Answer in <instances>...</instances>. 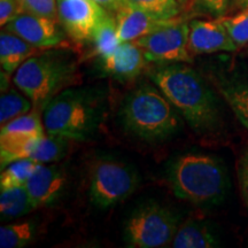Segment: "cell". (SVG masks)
Here are the masks:
<instances>
[{
  "mask_svg": "<svg viewBox=\"0 0 248 248\" xmlns=\"http://www.w3.org/2000/svg\"><path fill=\"white\" fill-rule=\"evenodd\" d=\"M106 113V95L94 88H68L43 108V122L48 135L71 140L91 137Z\"/></svg>",
  "mask_w": 248,
  "mask_h": 248,
  "instance_id": "obj_2",
  "label": "cell"
},
{
  "mask_svg": "<svg viewBox=\"0 0 248 248\" xmlns=\"http://www.w3.org/2000/svg\"><path fill=\"white\" fill-rule=\"evenodd\" d=\"M135 43L144 51L148 62L159 64L193 62V55L188 49V22L183 17Z\"/></svg>",
  "mask_w": 248,
  "mask_h": 248,
  "instance_id": "obj_8",
  "label": "cell"
},
{
  "mask_svg": "<svg viewBox=\"0 0 248 248\" xmlns=\"http://www.w3.org/2000/svg\"><path fill=\"white\" fill-rule=\"evenodd\" d=\"M42 108L33 106L29 113L12 120L11 122L1 125L0 138H30L42 137L46 135L44 122L42 121Z\"/></svg>",
  "mask_w": 248,
  "mask_h": 248,
  "instance_id": "obj_18",
  "label": "cell"
},
{
  "mask_svg": "<svg viewBox=\"0 0 248 248\" xmlns=\"http://www.w3.org/2000/svg\"><path fill=\"white\" fill-rule=\"evenodd\" d=\"M178 226L176 214L151 201L130 215L124 226V239L129 247H163L171 244Z\"/></svg>",
  "mask_w": 248,
  "mask_h": 248,
  "instance_id": "obj_7",
  "label": "cell"
},
{
  "mask_svg": "<svg viewBox=\"0 0 248 248\" xmlns=\"http://www.w3.org/2000/svg\"><path fill=\"white\" fill-rule=\"evenodd\" d=\"M95 2H98L99 5L102 6L107 12H109L111 14H115L119 9L123 7L124 0H94Z\"/></svg>",
  "mask_w": 248,
  "mask_h": 248,
  "instance_id": "obj_31",
  "label": "cell"
},
{
  "mask_svg": "<svg viewBox=\"0 0 248 248\" xmlns=\"http://www.w3.org/2000/svg\"><path fill=\"white\" fill-rule=\"evenodd\" d=\"M217 245L218 240L209 225L197 219H186L182 223L171 241L173 248H210Z\"/></svg>",
  "mask_w": 248,
  "mask_h": 248,
  "instance_id": "obj_17",
  "label": "cell"
},
{
  "mask_svg": "<svg viewBox=\"0 0 248 248\" xmlns=\"http://www.w3.org/2000/svg\"><path fill=\"white\" fill-rule=\"evenodd\" d=\"M222 22L224 23L231 38L233 39L238 48L248 45V6L241 9L239 13L232 16H222Z\"/></svg>",
  "mask_w": 248,
  "mask_h": 248,
  "instance_id": "obj_26",
  "label": "cell"
},
{
  "mask_svg": "<svg viewBox=\"0 0 248 248\" xmlns=\"http://www.w3.org/2000/svg\"><path fill=\"white\" fill-rule=\"evenodd\" d=\"M68 175L61 166L38 163L26 183V188L36 208L57 202L67 190Z\"/></svg>",
  "mask_w": 248,
  "mask_h": 248,
  "instance_id": "obj_12",
  "label": "cell"
},
{
  "mask_svg": "<svg viewBox=\"0 0 248 248\" xmlns=\"http://www.w3.org/2000/svg\"><path fill=\"white\" fill-rule=\"evenodd\" d=\"M40 49L59 47L66 43V31L53 18L23 12L4 27Z\"/></svg>",
  "mask_w": 248,
  "mask_h": 248,
  "instance_id": "obj_10",
  "label": "cell"
},
{
  "mask_svg": "<svg viewBox=\"0 0 248 248\" xmlns=\"http://www.w3.org/2000/svg\"><path fill=\"white\" fill-rule=\"evenodd\" d=\"M70 141L73 140L69 138L46 133L39 139L38 145L30 159L38 163L58 162L67 155L69 151Z\"/></svg>",
  "mask_w": 248,
  "mask_h": 248,
  "instance_id": "obj_21",
  "label": "cell"
},
{
  "mask_svg": "<svg viewBox=\"0 0 248 248\" xmlns=\"http://www.w3.org/2000/svg\"><path fill=\"white\" fill-rule=\"evenodd\" d=\"M59 22L76 44L91 42L107 12L94 0H57Z\"/></svg>",
  "mask_w": 248,
  "mask_h": 248,
  "instance_id": "obj_9",
  "label": "cell"
},
{
  "mask_svg": "<svg viewBox=\"0 0 248 248\" xmlns=\"http://www.w3.org/2000/svg\"><path fill=\"white\" fill-rule=\"evenodd\" d=\"M237 172L241 198L248 209V147L241 152L237 164Z\"/></svg>",
  "mask_w": 248,
  "mask_h": 248,
  "instance_id": "obj_28",
  "label": "cell"
},
{
  "mask_svg": "<svg viewBox=\"0 0 248 248\" xmlns=\"http://www.w3.org/2000/svg\"><path fill=\"white\" fill-rule=\"evenodd\" d=\"M245 57H247L248 58V45L246 46V48H245V51H244V53H243Z\"/></svg>",
  "mask_w": 248,
  "mask_h": 248,
  "instance_id": "obj_33",
  "label": "cell"
},
{
  "mask_svg": "<svg viewBox=\"0 0 248 248\" xmlns=\"http://www.w3.org/2000/svg\"><path fill=\"white\" fill-rule=\"evenodd\" d=\"M89 44L92 46L91 55L98 59L113 53L121 44L115 16L111 13H108L104 21L99 24Z\"/></svg>",
  "mask_w": 248,
  "mask_h": 248,
  "instance_id": "obj_20",
  "label": "cell"
},
{
  "mask_svg": "<svg viewBox=\"0 0 248 248\" xmlns=\"http://www.w3.org/2000/svg\"><path fill=\"white\" fill-rule=\"evenodd\" d=\"M115 14L117 33L121 43L135 42L181 18V16L161 18L129 5H124Z\"/></svg>",
  "mask_w": 248,
  "mask_h": 248,
  "instance_id": "obj_14",
  "label": "cell"
},
{
  "mask_svg": "<svg viewBox=\"0 0 248 248\" xmlns=\"http://www.w3.org/2000/svg\"><path fill=\"white\" fill-rule=\"evenodd\" d=\"M37 235V224L33 221H23L0 228V247L22 248L30 245Z\"/></svg>",
  "mask_w": 248,
  "mask_h": 248,
  "instance_id": "obj_22",
  "label": "cell"
},
{
  "mask_svg": "<svg viewBox=\"0 0 248 248\" xmlns=\"http://www.w3.org/2000/svg\"><path fill=\"white\" fill-rule=\"evenodd\" d=\"M148 75L195 132L207 135L219 129L222 116L215 92L193 68L183 62L163 63Z\"/></svg>",
  "mask_w": 248,
  "mask_h": 248,
  "instance_id": "obj_1",
  "label": "cell"
},
{
  "mask_svg": "<svg viewBox=\"0 0 248 248\" xmlns=\"http://www.w3.org/2000/svg\"><path fill=\"white\" fill-rule=\"evenodd\" d=\"M39 49L20 36L2 28L0 33V63L1 69L9 75L14 74L30 57L38 53Z\"/></svg>",
  "mask_w": 248,
  "mask_h": 248,
  "instance_id": "obj_16",
  "label": "cell"
},
{
  "mask_svg": "<svg viewBox=\"0 0 248 248\" xmlns=\"http://www.w3.org/2000/svg\"><path fill=\"white\" fill-rule=\"evenodd\" d=\"M179 1H181V2H182V4H185V2H186V1H187V0H179Z\"/></svg>",
  "mask_w": 248,
  "mask_h": 248,
  "instance_id": "obj_34",
  "label": "cell"
},
{
  "mask_svg": "<svg viewBox=\"0 0 248 248\" xmlns=\"http://www.w3.org/2000/svg\"><path fill=\"white\" fill-rule=\"evenodd\" d=\"M169 183L179 199L195 204H213L223 200L228 177L223 164L206 154L190 153L173 161Z\"/></svg>",
  "mask_w": 248,
  "mask_h": 248,
  "instance_id": "obj_5",
  "label": "cell"
},
{
  "mask_svg": "<svg viewBox=\"0 0 248 248\" xmlns=\"http://www.w3.org/2000/svg\"><path fill=\"white\" fill-rule=\"evenodd\" d=\"M124 128L146 141H161L182 126L178 110L169 99L153 86L144 84L133 90L120 111Z\"/></svg>",
  "mask_w": 248,
  "mask_h": 248,
  "instance_id": "obj_4",
  "label": "cell"
},
{
  "mask_svg": "<svg viewBox=\"0 0 248 248\" xmlns=\"http://www.w3.org/2000/svg\"><path fill=\"white\" fill-rule=\"evenodd\" d=\"M101 70L117 80H131L141 74L147 59L135 42H124L113 53L98 59Z\"/></svg>",
  "mask_w": 248,
  "mask_h": 248,
  "instance_id": "obj_13",
  "label": "cell"
},
{
  "mask_svg": "<svg viewBox=\"0 0 248 248\" xmlns=\"http://www.w3.org/2000/svg\"><path fill=\"white\" fill-rule=\"evenodd\" d=\"M21 13L23 9L20 0H0V26L2 28Z\"/></svg>",
  "mask_w": 248,
  "mask_h": 248,
  "instance_id": "obj_29",
  "label": "cell"
},
{
  "mask_svg": "<svg viewBox=\"0 0 248 248\" xmlns=\"http://www.w3.org/2000/svg\"><path fill=\"white\" fill-rule=\"evenodd\" d=\"M79 82L77 60L68 49L46 48L30 57L13 74V84L33 106L44 108L55 95Z\"/></svg>",
  "mask_w": 248,
  "mask_h": 248,
  "instance_id": "obj_3",
  "label": "cell"
},
{
  "mask_svg": "<svg viewBox=\"0 0 248 248\" xmlns=\"http://www.w3.org/2000/svg\"><path fill=\"white\" fill-rule=\"evenodd\" d=\"M23 12L59 21L57 0H20Z\"/></svg>",
  "mask_w": 248,
  "mask_h": 248,
  "instance_id": "obj_27",
  "label": "cell"
},
{
  "mask_svg": "<svg viewBox=\"0 0 248 248\" xmlns=\"http://www.w3.org/2000/svg\"><path fill=\"white\" fill-rule=\"evenodd\" d=\"M20 90L8 88L1 92L0 97V124L5 125L16 117L29 113L33 108V102Z\"/></svg>",
  "mask_w": 248,
  "mask_h": 248,
  "instance_id": "obj_23",
  "label": "cell"
},
{
  "mask_svg": "<svg viewBox=\"0 0 248 248\" xmlns=\"http://www.w3.org/2000/svg\"><path fill=\"white\" fill-rule=\"evenodd\" d=\"M197 1L217 17L224 16L229 6L231 5V0H197Z\"/></svg>",
  "mask_w": 248,
  "mask_h": 248,
  "instance_id": "obj_30",
  "label": "cell"
},
{
  "mask_svg": "<svg viewBox=\"0 0 248 248\" xmlns=\"http://www.w3.org/2000/svg\"><path fill=\"white\" fill-rule=\"evenodd\" d=\"M37 209L28 193L26 186L1 190L0 215L1 219H13L27 215Z\"/></svg>",
  "mask_w": 248,
  "mask_h": 248,
  "instance_id": "obj_19",
  "label": "cell"
},
{
  "mask_svg": "<svg viewBox=\"0 0 248 248\" xmlns=\"http://www.w3.org/2000/svg\"><path fill=\"white\" fill-rule=\"evenodd\" d=\"M38 162L31 159H21L9 163L4 169H1L0 176V187L1 190L20 187L24 186L31 173L36 169Z\"/></svg>",
  "mask_w": 248,
  "mask_h": 248,
  "instance_id": "obj_24",
  "label": "cell"
},
{
  "mask_svg": "<svg viewBox=\"0 0 248 248\" xmlns=\"http://www.w3.org/2000/svg\"><path fill=\"white\" fill-rule=\"evenodd\" d=\"M124 4L142 9L161 18L179 16L183 5L179 0H124Z\"/></svg>",
  "mask_w": 248,
  "mask_h": 248,
  "instance_id": "obj_25",
  "label": "cell"
},
{
  "mask_svg": "<svg viewBox=\"0 0 248 248\" xmlns=\"http://www.w3.org/2000/svg\"><path fill=\"white\" fill-rule=\"evenodd\" d=\"M231 5L238 9H244L248 6V0H231Z\"/></svg>",
  "mask_w": 248,
  "mask_h": 248,
  "instance_id": "obj_32",
  "label": "cell"
},
{
  "mask_svg": "<svg viewBox=\"0 0 248 248\" xmlns=\"http://www.w3.org/2000/svg\"><path fill=\"white\" fill-rule=\"evenodd\" d=\"M188 49L193 55L238 51L221 17L188 22Z\"/></svg>",
  "mask_w": 248,
  "mask_h": 248,
  "instance_id": "obj_11",
  "label": "cell"
},
{
  "mask_svg": "<svg viewBox=\"0 0 248 248\" xmlns=\"http://www.w3.org/2000/svg\"><path fill=\"white\" fill-rule=\"evenodd\" d=\"M139 182L140 176L131 164L111 157L97 160L90 175V200L97 208L107 209L129 198Z\"/></svg>",
  "mask_w": 248,
  "mask_h": 248,
  "instance_id": "obj_6",
  "label": "cell"
},
{
  "mask_svg": "<svg viewBox=\"0 0 248 248\" xmlns=\"http://www.w3.org/2000/svg\"><path fill=\"white\" fill-rule=\"evenodd\" d=\"M209 77L237 119L248 129V78L218 71H212Z\"/></svg>",
  "mask_w": 248,
  "mask_h": 248,
  "instance_id": "obj_15",
  "label": "cell"
}]
</instances>
